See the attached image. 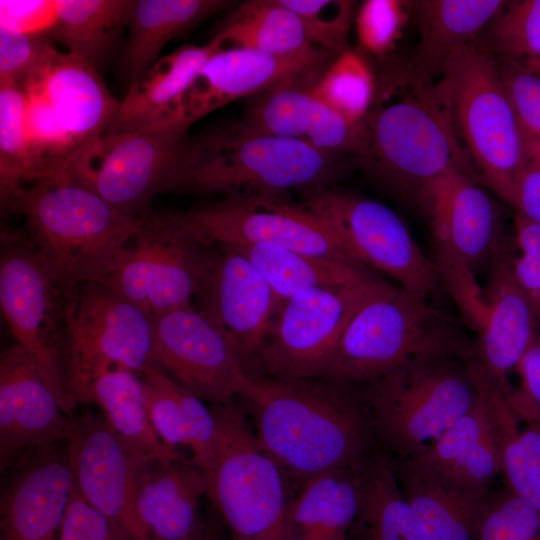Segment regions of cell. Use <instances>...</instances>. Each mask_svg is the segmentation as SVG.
Instances as JSON below:
<instances>
[{
  "mask_svg": "<svg viewBox=\"0 0 540 540\" xmlns=\"http://www.w3.org/2000/svg\"><path fill=\"white\" fill-rule=\"evenodd\" d=\"M308 380L253 377L244 396L261 447L304 481L363 463L368 443V424L356 403L341 388Z\"/></svg>",
  "mask_w": 540,
  "mask_h": 540,
  "instance_id": "6da1fadb",
  "label": "cell"
},
{
  "mask_svg": "<svg viewBox=\"0 0 540 540\" xmlns=\"http://www.w3.org/2000/svg\"><path fill=\"white\" fill-rule=\"evenodd\" d=\"M10 205L25 216L30 239L64 296L81 284L103 282L143 221L63 178L30 182Z\"/></svg>",
  "mask_w": 540,
  "mask_h": 540,
  "instance_id": "7a4b0ae2",
  "label": "cell"
},
{
  "mask_svg": "<svg viewBox=\"0 0 540 540\" xmlns=\"http://www.w3.org/2000/svg\"><path fill=\"white\" fill-rule=\"evenodd\" d=\"M339 155L257 132L244 122L229 124L188 138L175 190L247 197L322 188L342 174Z\"/></svg>",
  "mask_w": 540,
  "mask_h": 540,
  "instance_id": "3957f363",
  "label": "cell"
},
{
  "mask_svg": "<svg viewBox=\"0 0 540 540\" xmlns=\"http://www.w3.org/2000/svg\"><path fill=\"white\" fill-rule=\"evenodd\" d=\"M364 145L358 158L388 190L415 197L451 168L465 171L453 125L431 88L391 77L377 84L363 120Z\"/></svg>",
  "mask_w": 540,
  "mask_h": 540,
  "instance_id": "277c9868",
  "label": "cell"
},
{
  "mask_svg": "<svg viewBox=\"0 0 540 540\" xmlns=\"http://www.w3.org/2000/svg\"><path fill=\"white\" fill-rule=\"evenodd\" d=\"M456 322L429 299L383 280L346 325L326 377L368 383L423 357H470Z\"/></svg>",
  "mask_w": 540,
  "mask_h": 540,
  "instance_id": "5b68a950",
  "label": "cell"
},
{
  "mask_svg": "<svg viewBox=\"0 0 540 540\" xmlns=\"http://www.w3.org/2000/svg\"><path fill=\"white\" fill-rule=\"evenodd\" d=\"M485 184L510 204L526 167L523 131L494 54L478 40L456 51L431 87Z\"/></svg>",
  "mask_w": 540,
  "mask_h": 540,
  "instance_id": "8992f818",
  "label": "cell"
},
{
  "mask_svg": "<svg viewBox=\"0 0 540 540\" xmlns=\"http://www.w3.org/2000/svg\"><path fill=\"white\" fill-rule=\"evenodd\" d=\"M468 358L423 357L368 382L371 424L399 461L419 455L473 407L478 388Z\"/></svg>",
  "mask_w": 540,
  "mask_h": 540,
  "instance_id": "52a82bcc",
  "label": "cell"
},
{
  "mask_svg": "<svg viewBox=\"0 0 540 540\" xmlns=\"http://www.w3.org/2000/svg\"><path fill=\"white\" fill-rule=\"evenodd\" d=\"M417 202L430 224L440 280L462 317L479 332L486 304L475 272L504 250L497 208L466 171L456 167L425 186Z\"/></svg>",
  "mask_w": 540,
  "mask_h": 540,
  "instance_id": "ba28073f",
  "label": "cell"
},
{
  "mask_svg": "<svg viewBox=\"0 0 540 540\" xmlns=\"http://www.w3.org/2000/svg\"><path fill=\"white\" fill-rule=\"evenodd\" d=\"M212 410L217 443L211 467L201 471L206 495L239 540H289L282 467L237 409L225 404Z\"/></svg>",
  "mask_w": 540,
  "mask_h": 540,
  "instance_id": "9c48e42d",
  "label": "cell"
},
{
  "mask_svg": "<svg viewBox=\"0 0 540 540\" xmlns=\"http://www.w3.org/2000/svg\"><path fill=\"white\" fill-rule=\"evenodd\" d=\"M62 359L66 388L85 403L95 379L112 368L141 373L151 365L152 316L103 282L64 296Z\"/></svg>",
  "mask_w": 540,
  "mask_h": 540,
  "instance_id": "30bf717a",
  "label": "cell"
},
{
  "mask_svg": "<svg viewBox=\"0 0 540 540\" xmlns=\"http://www.w3.org/2000/svg\"><path fill=\"white\" fill-rule=\"evenodd\" d=\"M186 132L154 127L104 133L79 147L58 177L94 192L125 214L144 217L154 196L175 190Z\"/></svg>",
  "mask_w": 540,
  "mask_h": 540,
  "instance_id": "8fae6325",
  "label": "cell"
},
{
  "mask_svg": "<svg viewBox=\"0 0 540 540\" xmlns=\"http://www.w3.org/2000/svg\"><path fill=\"white\" fill-rule=\"evenodd\" d=\"M132 240L103 283L150 316L192 305L210 272L215 245L203 242L180 212H149Z\"/></svg>",
  "mask_w": 540,
  "mask_h": 540,
  "instance_id": "7c38bea8",
  "label": "cell"
},
{
  "mask_svg": "<svg viewBox=\"0 0 540 540\" xmlns=\"http://www.w3.org/2000/svg\"><path fill=\"white\" fill-rule=\"evenodd\" d=\"M209 245H272L363 266L339 232L284 196L225 197L180 212Z\"/></svg>",
  "mask_w": 540,
  "mask_h": 540,
  "instance_id": "4fadbf2b",
  "label": "cell"
},
{
  "mask_svg": "<svg viewBox=\"0 0 540 540\" xmlns=\"http://www.w3.org/2000/svg\"><path fill=\"white\" fill-rule=\"evenodd\" d=\"M64 295L54 285L33 242L2 234L0 306L10 331L36 363L65 414L75 402L62 359Z\"/></svg>",
  "mask_w": 540,
  "mask_h": 540,
  "instance_id": "5bb4252c",
  "label": "cell"
},
{
  "mask_svg": "<svg viewBox=\"0 0 540 540\" xmlns=\"http://www.w3.org/2000/svg\"><path fill=\"white\" fill-rule=\"evenodd\" d=\"M382 282L371 275L353 285L306 289L282 303L256 357L270 378L326 377L346 325Z\"/></svg>",
  "mask_w": 540,
  "mask_h": 540,
  "instance_id": "9a60e30c",
  "label": "cell"
},
{
  "mask_svg": "<svg viewBox=\"0 0 540 540\" xmlns=\"http://www.w3.org/2000/svg\"><path fill=\"white\" fill-rule=\"evenodd\" d=\"M304 200V206L339 232L363 266L387 274L418 297L436 294L442 282L435 264L392 209L327 187L305 190Z\"/></svg>",
  "mask_w": 540,
  "mask_h": 540,
  "instance_id": "2e32d148",
  "label": "cell"
},
{
  "mask_svg": "<svg viewBox=\"0 0 540 540\" xmlns=\"http://www.w3.org/2000/svg\"><path fill=\"white\" fill-rule=\"evenodd\" d=\"M151 365L214 405L244 397L253 382L229 339L192 305L152 316Z\"/></svg>",
  "mask_w": 540,
  "mask_h": 540,
  "instance_id": "e0dca14e",
  "label": "cell"
},
{
  "mask_svg": "<svg viewBox=\"0 0 540 540\" xmlns=\"http://www.w3.org/2000/svg\"><path fill=\"white\" fill-rule=\"evenodd\" d=\"M66 440L75 484L84 499L125 540H151L136 505L145 462L126 448L104 419L93 414L70 420Z\"/></svg>",
  "mask_w": 540,
  "mask_h": 540,
  "instance_id": "ac0fdd59",
  "label": "cell"
},
{
  "mask_svg": "<svg viewBox=\"0 0 540 540\" xmlns=\"http://www.w3.org/2000/svg\"><path fill=\"white\" fill-rule=\"evenodd\" d=\"M331 57L320 50L275 56L223 47L195 76L176 106L168 127L187 131L194 122L237 99L256 96L285 83L313 84Z\"/></svg>",
  "mask_w": 540,
  "mask_h": 540,
  "instance_id": "d6986e66",
  "label": "cell"
},
{
  "mask_svg": "<svg viewBox=\"0 0 540 540\" xmlns=\"http://www.w3.org/2000/svg\"><path fill=\"white\" fill-rule=\"evenodd\" d=\"M197 298L198 311L229 339L243 364L257 357L282 305L255 265L227 245L214 251Z\"/></svg>",
  "mask_w": 540,
  "mask_h": 540,
  "instance_id": "ffe728a7",
  "label": "cell"
},
{
  "mask_svg": "<svg viewBox=\"0 0 540 540\" xmlns=\"http://www.w3.org/2000/svg\"><path fill=\"white\" fill-rule=\"evenodd\" d=\"M36 363L18 344L0 356V455L6 465L18 453L66 439L70 420Z\"/></svg>",
  "mask_w": 540,
  "mask_h": 540,
  "instance_id": "44dd1931",
  "label": "cell"
},
{
  "mask_svg": "<svg viewBox=\"0 0 540 540\" xmlns=\"http://www.w3.org/2000/svg\"><path fill=\"white\" fill-rule=\"evenodd\" d=\"M312 85L285 83L256 95L244 123L263 134L358 157L364 145L363 121H347L313 95Z\"/></svg>",
  "mask_w": 540,
  "mask_h": 540,
  "instance_id": "7402d4cb",
  "label": "cell"
},
{
  "mask_svg": "<svg viewBox=\"0 0 540 540\" xmlns=\"http://www.w3.org/2000/svg\"><path fill=\"white\" fill-rule=\"evenodd\" d=\"M53 445L37 449L1 502L2 540H54L75 484L68 457Z\"/></svg>",
  "mask_w": 540,
  "mask_h": 540,
  "instance_id": "603a6c76",
  "label": "cell"
},
{
  "mask_svg": "<svg viewBox=\"0 0 540 540\" xmlns=\"http://www.w3.org/2000/svg\"><path fill=\"white\" fill-rule=\"evenodd\" d=\"M484 298L486 316L470 358L508 393L507 375L538 336L540 322L514 280L504 250L494 260Z\"/></svg>",
  "mask_w": 540,
  "mask_h": 540,
  "instance_id": "cb8c5ba5",
  "label": "cell"
},
{
  "mask_svg": "<svg viewBox=\"0 0 540 540\" xmlns=\"http://www.w3.org/2000/svg\"><path fill=\"white\" fill-rule=\"evenodd\" d=\"M31 73L41 81L60 124L77 149L107 131L121 101L109 93L98 69L51 45Z\"/></svg>",
  "mask_w": 540,
  "mask_h": 540,
  "instance_id": "d4e9b609",
  "label": "cell"
},
{
  "mask_svg": "<svg viewBox=\"0 0 540 540\" xmlns=\"http://www.w3.org/2000/svg\"><path fill=\"white\" fill-rule=\"evenodd\" d=\"M203 474L192 461H151L143 465L137 511L151 540H206L200 501Z\"/></svg>",
  "mask_w": 540,
  "mask_h": 540,
  "instance_id": "484cf974",
  "label": "cell"
},
{
  "mask_svg": "<svg viewBox=\"0 0 540 540\" xmlns=\"http://www.w3.org/2000/svg\"><path fill=\"white\" fill-rule=\"evenodd\" d=\"M223 47L222 39L216 34L205 45H184L160 57L129 88L105 133L168 127L195 76Z\"/></svg>",
  "mask_w": 540,
  "mask_h": 540,
  "instance_id": "4316f807",
  "label": "cell"
},
{
  "mask_svg": "<svg viewBox=\"0 0 540 540\" xmlns=\"http://www.w3.org/2000/svg\"><path fill=\"white\" fill-rule=\"evenodd\" d=\"M508 2L500 0H421L411 2L419 42L412 78L426 85L440 75L448 59L477 41Z\"/></svg>",
  "mask_w": 540,
  "mask_h": 540,
  "instance_id": "83f0119b",
  "label": "cell"
},
{
  "mask_svg": "<svg viewBox=\"0 0 540 540\" xmlns=\"http://www.w3.org/2000/svg\"><path fill=\"white\" fill-rule=\"evenodd\" d=\"M366 460L304 481L290 503L289 540H348L361 510Z\"/></svg>",
  "mask_w": 540,
  "mask_h": 540,
  "instance_id": "f1b7e54d",
  "label": "cell"
},
{
  "mask_svg": "<svg viewBox=\"0 0 540 540\" xmlns=\"http://www.w3.org/2000/svg\"><path fill=\"white\" fill-rule=\"evenodd\" d=\"M471 369L500 451L507 488L540 516V420L520 428L511 393L504 392L478 363L472 362Z\"/></svg>",
  "mask_w": 540,
  "mask_h": 540,
  "instance_id": "f546056e",
  "label": "cell"
},
{
  "mask_svg": "<svg viewBox=\"0 0 540 540\" xmlns=\"http://www.w3.org/2000/svg\"><path fill=\"white\" fill-rule=\"evenodd\" d=\"M426 540H474L482 504L447 477L410 460L394 467Z\"/></svg>",
  "mask_w": 540,
  "mask_h": 540,
  "instance_id": "4dcf8cb0",
  "label": "cell"
},
{
  "mask_svg": "<svg viewBox=\"0 0 540 540\" xmlns=\"http://www.w3.org/2000/svg\"><path fill=\"white\" fill-rule=\"evenodd\" d=\"M232 4L223 0H133L121 73L130 88L173 38Z\"/></svg>",
  "mask_w": 540,
  "mask_h": 540,
  "instance_id": "1f68e13d",
  "label": "cell"
},
{
  "mask_svg": "<svg viewBox=\"0 0 540 540\" xmlns=\"http://www.w3.org/2000/svg\"><path fill=\"white\" fill-rule=\"evenodd\" d=\"M85 403L97 404L104 421L120 441L143 462L173 461L184 457L166 445L149 419L140 378L133 371L112 368L91 385Z\"/></svg>",
  "mask_w": 540,
  "mask_h": 540,
  "instance_id": "d6a6232c",
  "label": "cell"
},
{
  "mask_svg": "<svg viewBox=\"0 0 540 540\" xmlns=\"http://www.w3.org/2000/svg\"><path fill=\"white\" fill-rule=\"evenodd\" d=\"M231 247L255 265L281 303L306 289L353 285L371 276L365 267L278 246Z\"/></svg>",
  "mask_w": 540,
  "mask_h": 540,
  "instance_id": "836d02e7",
  "label": "cell"
},
{
  "mask_svg": "<svg viewBox=\"0 0 540 540\" xmlns=\"http://www.w3.org/2000/svg\"><path fill=\"white\" fill-rule=\"evenodd\" d=\"M217 35L224 47L275 56L318 50L307 40L298 16L281 0H251L238 5Z\"/></svg>",
  "mask_w": 540,
  "mask_h": 540,
  "instance_id": "e575fe53",
  "label": "cell"
},
{
  "mask_svg": "<svg viewBox=\"0 0 540 540\" xmlns=\"http://www.w3.org/2000/svg\"><path fill=\"white\" fill-rule=\"evenodd\" d=\"M133 0H56L50 36L96 69L112 53Z\"/></svg>",
  "mask_w": 540,
  "mask_h": 540,
  "instance_id": "d590c367",
  "label": "cell"
},
{
  "mask_svg": "<svg viewBox=\"0 0 540 540\" xmlns=\"http://www.w3.org/2000/svg\"><path fill=\"white\" fill-rule=\"evenodd\" d=\"M359 517L363 540H426L407 501L394 466L377 458L366 460Z\"/></svg>",
  "mask_w": 540,
  "mask_h": 540,
  "instance_id": "8d00e7d4",
  "label": "cell"
},
{
  "mask_svg": "<svg viewBox=\"0 0 540 540\" xmlns=\"http://www.w3.org/2000/svg\"><path fill=\"white\" fill-rule=\"evenodd\" d=\"M20 87L25 96L27 183L57 177L77 148L60 124L39 78L31 73Z\"/></svg>",
  "mask_w": 540,
  "mask_h": 540,
  "instance_id": "74e56055",
  "label": "cell"
},
{
  "mask_svg": "<svg viewBox=\"0 0 540 540\" xmlns=\"http://www.w3.org/2000/svg\"><path fill=\"white\" fill-rule=\"evenodd\" d=\"M310 89L347 121L361 123L374 102L377 83L364 56L348 48L332 58Z\"/></svg>",
  "mask_w": 540,
  "mask_h": 540,
  "instance_id": "f35d334b",
  "label": "cell"
},
{
  "mask_svg": "<svg viewBox=\"0 0 540 540\" xmlns=\"http://www.w3.org/2000/svg\"><path fill=\"white\" fill-rule=\"evenodd\" d=\"M27 184L25 96L16 83L0 81V195L11 204Z\"/></svg>",
  "mask_w": 540,
  "mask_h": 540,
  "instance_id": "ab89813d",
  "label": "cell"
},
{
  "mask_svg": "<svg viewBox=\"0 0 540 540\" xmlns=\"http://www.w3.org/2000/svg\"><path fill=\"white\" fill-rule=\"evenodd\" d=\"M482 43L502 59L540 62V0L508 2L486 28Z\"/></svg>",
  "mask_w": 540,
  "mask_h": 540,
  "instance_id": "60d3db41",
  "label": "cell"
},
{
  "mask_svg": "<svg viewBox=\"0 0 540 540\" xmlns=\"http://www.w3.org/2000/svg\"><path fill=\"white\" fill-rule=\"evenodd\" d=\"M299 18L309 43L336 56L349 48L355 2L347 0H281Z\"/></svg>",
  "mask_w": 540,
  "mask_h": 540,
  "instance_id": "b9f144b4",
  "label": "cell"
},
{
  "mask_svg": "<svg viewBox=\"0 0 540 540\" xmlns=\"http://www.w3.org/2000/svg\"><path fill=\"white\" fill-rule=\"evenodd\" d=\"M474 540H540V516L508 488L488 494L478 516Z\"/></svg>",
  "mask_w": 540,
  "mask_h": 540,
  "instance_id": "7bdbcfd3",
  "label": "cell"
},
{
  "mask_svg": "<svg viewBox=\"0 0 540 540\" xmlns=\"http://www.w3.org/2000/svg\"><path fill=\"white\" fill-rule=\"evenodd\" d=\"M488 429L489 422L485 406L478 391L473 407L423 452L409 460L421 467L445 475Z\"/></svg>",
  "mask_w": 540,
  "mask_h": 540,
  "instance_id": "ee69618b",
  "label": "cell"
},
{
  "mask_svg": "<svg viewBox=\"0 0 540 540\" xmlns=\"http://www.w3.org/2000/svg\"><path fill=\"white\" fill-rule=\"evenodd\" d=\"M411 2L366 0L358 8L355 29L361 48L378 57L392 51L408 22Z\"/></svg>",
  "mask_w": 540,
  "mask_h": 540,
  "instance_id": "f6af8a7d",
  "label": "cell"
},
{
  "mask_svg": "<svg viewBox=\"0 0 540 540\" xmlns=\"http://www.w3.org/2000/svg\"><path fill=\"white\" fill-rule=\"evenodd\" d=\"M139 374L146 410L154 430L173 449L187 446L183 413L176 393L177 384L152 365Z\"/></svg>",
  "mask_w": 540,
  "mask_h": 540,
  "instance_id": "bcb514c9",
  "label": "cell"
},
{
  "mask_svg": "<svg viewBox=\"0 0 540 540\" xmlns=\"http://www.w3.org/2000/svg\"><path fill=\"white\" fill-rule=\"evenodd\" d=\"M506 255L514 280L540 322V226L516 213L513 251Z\"/></svg>",
  "mask_w": 540,
  "mask_h": 540,
  "instance_id": "7dc6e473",
  "label": "cell"
},
{
  "mask_svg": "<svg viewBox=\"0 0 540 540\" xmlns=\"http://www.w3.org/2000/svg\"><path fill=\"white\" fill-rule=\"evenodd\" d=\"M499 60L501 79L521 128L540 140V75L520 62Z\"/></svg>",
  "mask_w": 540,
  "mask_h": 540,
  "instance_id": "c3c4849f",
  "label": "cell"
},
{
  "mask_svg": "<svg viewBox=\"0 0 540 540\" xmlns=\"http://www.w3.org/2000/svg\"><path fill=\"white\" fill-rule=\"evenodd\" d=\"M51 43L45 37L25 34L0 20V81L21 86L26 77L40 63Z\"/></svg>",
  "mask_w": 540,
  "mask_h": 540,
  "instance_id": "681fc988",
  "label": "cell"
},
{
  "mask_svg": "<svg viewBox=\"0 0 540 540\" xmlns=\"http://www.w3.org/2000/svg\"><path fill=\"white\" fill-rule=\"evenodd\" d=\"M500 472V451L489 426L480 440L443 476L471 495L485 498L490 483Z\"/></svg>",
  "mask_w": 540,
  "mask_h": 540,
  "instance_id": "f907efd6",
  "label": "cell"
},
{
  "mask_svg": "<svg viewBox=\"0 0 540 540\" xmlns=\"http://www.w3.org/2000/svg\"><path fill=\"white\" fill-rule=\"evenodd\" d=\"M177 384V383H176ZM176 393L181 405L191 461L201 471L213 463L217 443V423L214 412L202 400L178 384Z\"/></svg>",
  "mask_w": 540,
  "mask_h": 540,
  "instance_id": "816d5d0a",
  "label": "cell"
},
{
  "mask_svg": "<svg viewBox=\"0 0 540 540\" xmlns=\"http://www.w3.org/2000/svg\"><path fill=\"white\" fill-rule=\"evenodd\" d=\"M57 540L125 539L102 513L84 499L74 484Z\"/></svg>",
  "mask_w": 540,
  "mask_h": 540,
  "instance_id": "f5cc1de1",
  "label": "cell"
},
{
  "mask_svg": "<svg viewBox=\"0 0 540 540\" xmlns=\"http://www.w3.org/2000/svg\"><path fill=\"white\" fill-rule=\"evenodd\" d=\"M0 19L8 21L21 32L45 37L57 21L56 0L0 1Z\"/></svg>",
  "mask_w": 540,
  "mask_h": 540,
  "instance_id": "db71d44e",
  "label": "cell"
},
{
  "mask_svg": "<svg viewBox=\"0 0 540 540\" xmlns=\"http://www.w3.org/2000/svg\"><path fill=\"white\" fill-rule=\"evenodd\" d=\"M510 205L516 213L540 226V172L526 166L518 176Z\"/></svg>",
  "mask_w": 540,
  "mask_h": 540,
  "instance_id": "11a10c76",
  "label": "cell"
},
{
  "mask_svg": "<svg viewBox=\"0 0 540 540\" xmlns=\"http://www.w3.org/2000/svg\"><path fill=\"white\" fill-rule=\"evenodd\" d=\"M515 370L521 378L520 391L540 410V332Z\"/></svg>",
  "mask_w": 540,
  "mask_h": 540,
  "instance_id": "9f6ffc18",
  "label": "cell"
},
{
  "mask_svg": "<svg viewBox=\"0 0 540 540\" xmlns=\"http://www.w3.org/2000/svg\"><path fill=\"white\" fill-rule=\"evenodd\" d=\"M522 131L526 166L540 172V140L523 129Z\"/></svg>",
  "mask_w": 540,
  "mask_h": 540,
  "instance_id": "6f0895ef",
  "label": "cell"
},
{
  "mask_svg": "<svg viewBox=\"0 0 540 540\" xmlns=\"http://www.w3.org/2000/svg\"><path fill=\"white\" fill-rule=\"evenodd\" d=\"M524 66L529 68L530 70L536 72L540 75V62H528V63H522Z\"/></svg>",
  "mask_w": 540,
  "mask_h": 540,
  "instance_id": "680465c9",
  "label": "cell"
}]
</instances>
